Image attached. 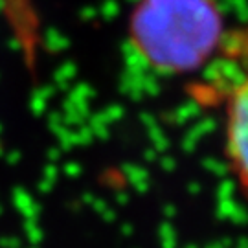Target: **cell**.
<instances>
[{
  "mask_svg": "<svg viewBox=\"0 0 248 248\" xmlns=\"http://www.w3.org/2000/svg\"><path fill=\"white\" fill-rule=\"evenodd\" d=\"M136 55L160 76L206 68L228 41L219 0H136L129 15Z\"/></svg>",
  "mask_w": 248,
  "mask_h": 248,
  "instance_id": "1",
  "label": "cell"
},
{
  "mask_svg": "<svg viewBox=\"0 0 248 248\" xmlns=\"http://www.w3.org/2000/svg\"><path fill=\"white\" fill-rule=\"evenodd\" d=\"M222 116L226 166L248 202V70L222 92Z\"/></svg>",
  "mask_w": 248,
  "mask_h": 248,
  "instance_id": "2",
  "label": "cell"
},
{
  "mask_svg": "<svg viewBox=\"0 0 248 248\" xmlns=\"http://www.w3.org/2000/svg\"><path fill=\"white\" fill-rule=\"evenodd\" d=\"M0 15L17 45L26 70L35 76L43 46V26L35 0H0Z\"/></svg>",
  "mask_w": 248,
  "mask_h": 248,
  "instance_id": "3",
  "label": "cell"
}]
</instances>
